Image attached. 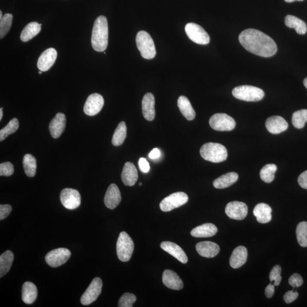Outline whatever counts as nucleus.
<instances>
[{
    "label": "nucleus",
    "mask_w": 307,
    "mask_h": 307,
    "mask_svg": "<svg viewBox=\"0 0 307 307\" xmlns=\"http://www.w3.org/2000/svg\"><path fill=\"white\" fill-rule=\"evenodd\" d=\"M241 45L249 52L262 57L274 56L277 52V46L271 37L261 31L248 29L239 36Z\"/></svg>",
    "instance_id": "nucleus-1"
},
{
    "label": "nucleus",
    "mask_w": 307,
    "mask_h": 307,
    "mask_svg": "<svg viewBox=\"0 0 307 307\" xmlns=\"http://www.w3.org/2000/svg\"><path fill=\"white\" fill-rule=\"evenodd\" d=\"M91 43L92 47L97 52H103L108 44V25L107 18L104 16L95 20L92 30Z\"/></svg>",
    "instance_id": "nucleus-2"
},
{
    "label": "nucleus",
    "mask_w": 307,
    "mask_h": 307,
    "mask_svg": "<svg viewBox=\"0 0 307 307\" xmlns=\"http://www.w3.org/2000/svg\"><path fill=\"white\" fill-rule=\"evenodd\" d=\"M200 153L204 159L213 163L224 162L228 157L226 148L217 143H206L201 146Z\"/></svg>",
    "instance_id": "nucleus-3"
},
{
    "label": "nucleus",
    "mask_w": 307,
    "mask_h": 307,
    "mask_svg": "<svg viewBox=\"0 0 307 307\" xmlns=\"http://www.w3.org/2000/svg\"><path fill=\"white\" fill-rule=\"evenodd\" d=\"M136 44L144 59H152L155 57L156 53L154 42L152 37L145 31H140L136 34Z\"/></svg>",
    "instance_id": "nucleus-4"
},
{
    "label": "nucleus",
    "mask_w": 307,
    "mask_h": 307,
    "mask_svg": "<svg viewBox=\"0 0 307 307\" xmlns=\"http://www.w3.org/2000/svg\"><path fill=\"white\" fill-rule=\"evenodd\" d=\"M232 94L238 100L255 102L262 100L265 96L264 91L251 85H241L232 91Z\"/></svg>",
    "instance_id": "nucleus-5"
},
{
    "label": "nucleus",
    "mask_w": 307,
    "mask_h": 307,
    "mask_svg": "<svg viewBox=\"0 0 307 307\" xmlns=\"http://www.w3.org/2000/svg\"><path fill=\"white\" fill-rule=\"evenodd\" d=\"M134 244L131 237L125 231L121 232L116 245L118 258L122 262H128L131 259Z\"/></svg>",
    "instance_id": "nucleus-6"
},
{
    "label": "nucleus",
    "mask_w": 307,
    "mask_h": 307,
    "mask_svg": "<svg viewBox=\"0 0 307 307\" xmlns=\"http://www.w3.org/2000/svg\"><path fill=\"white\" fill-rule=\"evenodd\" d=\"M210 125L215 131L229 132L233 131L236 123L233 118L227 114H216L211 117Z\"/></svg>",
    "instance_id": "nucleus-7"
},
{
    "label": "nucleus",
    "mask_w": 307,
    "mask_h": 307,
    "mask_svg": "<svg viewBox=\"0 0 307 307\" xmlns=\"http://www.w3.org/2000/svg\"><path fill=\"white\" fill-rule=\"evenodd\" d=\"M189 196L186 193L177 192L170 194L160 203V208L163 211H169L186 204Z\"/></svg>",
    "instance_id": "nucleus-8"
},
{
    "label": "nucleus",
    "mask_w": 307,
    "mask_h": 307,
    "mask_svg": "<svg viewBox=\"0 0 307 307\" xmlns=\"http://www.w3.org/2000/svg\"><path fill=\"white\" fill-rule=\"evenodd\" d=\"M185 31L189 38L193 42L199 44H207L210 42V37L201 26L194 23H187Z\"/></svg>",
    "instance_id": "nucleus-9"
},
{
    "label": "nucleus",
    "mask_w": 307,
    "mask_h": 307,
    "mask_svg": "<svg viewBox=\"0 0 307 307\" xmlns=\"http://www.w3.org/2000/svg\"><path fill=\"white\" fill-rule=\"evenodd\" d=\"M71 251L66 248H58L48 252L45 257L47 264L52 268L63 265L70 258Z\"/></svg>",
    "instance_id": "nucleus-10"
},
{
    "label": "nucleus",
    "mask_w": 307,
    "mask_h": 307,
    "mask_svg": "<svg viewBox=\"0 0 307 307\" xmlns=\"http://www.w3.org/2000/svg\"><path fill=\"white\" fill-rule=\"evenodd\" d=\"M102 282L100 278H95L82 295L80 302L82 305L87 306L96 301L102 291Z\"/></svg>",
    "instance_id": "nucleus-11"
},
{
    "label": "nucleus",
    "mask_w": 307,
    "mask_h": 307,
    "mask_svg": "<svg viewBox=\"0 0 307 307\" xmlns=\"http://www.w3.org/2000/svg\"><path fill=\"white\" fill-rule=\"evenodd\" d=\"M60 201L68 210L77 209L81 204V196L78 191L73 189H65L60 193Z\"/></svg>",
    "instance_id": "nucleus-12"
},
{
    "label": "nucleus",
    "mask_w": 307,
    "mask_h": 307,
    "mask_svg": "<svg viewBox=\"0 0 307 307\" xmlns=\"http://www.w3.org/2000/svg\"><path fill=\"white\" fill-rule=\"evenodd\" d=\"M248 208L247 204L240 201H231L229 203L225 208V213L232 219L244 220L247 217Z\"/></svg>",
    "instance_id": "nucleus-13"
},
{
    "label": "nucleus",
    "mask_w": 307,
    "mask_h": 307,
    "mask_svg": "<svg viewBox=\"0 0 307 307\" xmlns=\"http://www.w3.org/2000/svg\"><path fill=\"white\" fill-rule=\"evenodd\" d=\"M104 104V98L101 95L93 94L89 96L84 106L85 114L90 116L96 115L101 111Z\"/></svg>",
    "instance_id": "nucleus-14"
},
{
    "label": "nucleus",
    "mask_w": 307,
    "mask_h": 307,
    "mask_svg": "<svg viewBox=\"0 0 307 307\" xmlns=\"http://www.w3.org/2000/svg\"><path fill=\"white\" fill-rule=\"evenodd\" d=\"M57 56V51L54 48L46 50L40 55L38 60V68L43 72L49 70L56 62Z\"/></svg>",
    "instance_id": "nucleus-15"
},
{
    "label": "nucleus",
    "mask_w": 307,
    "mask_h": 307,
    "mask_svg": "<svg viewBox=\"0 0 307 307\" xmlns=\"http://www.w3.org/2000/svg\"><path fill=\"white\" fill-rule=\"evenodd\" d=\"M121 201L120 191L115 184L109 186L104 197V203L109 209L114 210Z\"/></svg>",
    "instance_id": "nucleus-16"
},
{
    "label": "nucleus",
    "mask_w": 307,
    "mask_h": 307,
    "mask_svg": "<svg viewBox=\"0 0 307 307\" xmlns=\"http://www.w3.org/2000/svg\"><path fill=\"white\" fill-rule=\"evenodd\" d=\"M66 125V115L62 113H58L50 123L49 130L51 135L54 138H59L64 132Z\"/></svg>",
    "instance_id": "nucleus-17"
},
{
    "label": "nucleus",
    "mask_w": 307,
    "mask_h": 307,
    "mask_svg": "<svg viewBox=\"0 0 307 307\" xmlns=\"http://www.w3.org/2000/svg\"><path fill=\"white\" fill-rule=\"evenodd\" d=\"M288 123L281 116H272L266 121V127L272 134H277L288 128Z\"/></svg>",
    "instance_id": "nucleus-18"
},
{
    "label": "nucleus",
    "mask_w": 307,
    "mask_h": 307,
    "mask_svg": "<svg viewBox=\"0 0 307 307\" xmlns=\"http://www.w3.org/2000/svg\"><path fill=\"white\" fill-rule=\"evenodd\" d=\"M196 249L199 255L206 258H213L220 250L219 246L211 241L199 242L196 244Z\"/></svg>",
    "instance_id": "nucleus-19"
},
{
    "label": "nucleus",
    "mask_w": 307,
    "mask_h": 307,
    "mask_svg": "<svg viewBox=\"0 0 307 307\" xmlns=\"http://www.w3.org/2000/svg\"><path fill=\"white\" fill-rule=\"evenodd\" d=\"M160 247L182 264H185L188 262V257L185 252L177 244L172 242L165 241L162 242Z\"/></svg>",
    "instance_id": "nucleus-20"
},
{
    "label": "nucleus",
    "mask_w": 307,
    "mask_h": 307,
    "mask_svg": "<svg viewBox=\"0 0 307 307\" xmlns=\"http://www.w3.org/2000/svg\"><path fill=\"white\" fill-rule=\"evenodd\" d=\"M142 114L143 117L150 121L155 118V98L151 93L146 94L142 99Z\"/></svg>",
    "instance_id": "nucleus-21"
},
{
    "label": "nucleus",
    "mask_w": 307,
    "mask_h": 307,
    "mask_svg": "<svg viewBox=\"0 0 307 307\" xmlns=\"http://www.w3.org/2000/svg\"><path fill=\"white\" fill-rule=\"evenodd\" d=\"M138 172L134 164L126 162L123 168L121 178L126 186H133L138 180Z\"/></svg>",
    "instance_id": "nucleus-22"
},
{
    "label": "nucleus",
    "mask_w": 307,
    "mask_h": 307,
    "mask_svg": "<svg viewBox=\"0 0 307 307\" xmlns=\"http://www.w3.org/2000/svg\"><path fill=\"white\" fill-rule=\"evenodd\" d=\"M162 281L163 284L170 289L180 290L183 288L182 280L176 272L170 269H166L164 271Z\"/></svg>",
    "instance_id": "nucleus-23"
},
{
    "label": "nucleus",
    "mask_w": 307,
    "mask_h": 307,
    "mask_svg": "<svg viewBox=\"0 0 307 307\" xmlns=\"http://www.w3.org/2000/svg\"><path fill=\"white\" fill-rule=\"evenodd\" d=\"M247 258V249L243 246H239L232 252L230 258V265L233 269L240 268L245 264Z\"/></svg>",
    "instance_id": "nucleus-24"
},
{
    "label": "nucleus",
    "mask_w": 307,
    "mask_h": 307,
    "mask_svg": "<svg viewBox=\"0 0 307 307\" xmlns=\"http://www.w3.org/2000/svg\"><path fill=\"white\" fill-rule=\"evenodd\" d=\"M271 208L265 203L258 204L253 210V214L257 221L261 224L268 223L271 220Z\"/></svg>",
    "instance_id": "nucleus-25"
},
{
    "label": "nucleus",
    "mask_w": 307,
    "mask_h": 307,
    "mask_svg": "<svg viewBox=\"0 0 307 307\" xmlns=\"http://www.w3.org/2000/svg\"><path fill=\"white\" fill-rule=\"evenodd\" d=\"M217 228L211 223H206L198 226L191 231L192 236L196 238L210 237L216 234Z\"/></svg>",
    "instance_id": "nucleus-26"
},
{
    "label": "nucleus",
    "mask_w": 307,
    "mask_h": 307,
    "mask_svg": "<svg viewBox=\"0 0 307 307\" xmlns=\"http://www.w3.org/2000/svg\"><path fill=\"white\" fill-rule=\"evenodd\" d=\"M38 296L37 287L32 282L24 283L22 289V299L27 305H31L36 301Z\"/></svg>",
    "instance_id": "nucleus-27"
},
{
    "label": "nucleus",
    "mask_w": 307,
    "mask_h": 307,
    "mask_svg": "<svg viewBox=\"0 0 307 307\" xmlns=\"http://www.w3.org/2000/svg\"><path fill=\"white\" fill-rule=\"evenodd\" d=\"M238 179V175L234 172L228 173L213 181V186L217 189H224L233 185Z\"/></svg>",
    "instance_id": "nucleus-28"
},
{
    "label": "nucleus",
    "mask_w": 307,
    "mask_h": 307,
    "mask_svg": "<svg viewBox=\"0 0 307 307\" xmlns=\"http://www.w3.org/2000/svg\"><path fill=\"white\" fill-rule=\"evenodd\" d=\"M177 106L182 114L187 120L191 121L195 117V111L191 105V102L184 96H181L177 100Z\"/></svg>",
    "instance_id": "nucleus-29"
},
{
    "label": "nucleus",
    "mask_w": 307,
    "mask_h": 307,
    "mask_svg": "<svg viewBox=\"0 0 307 307\" xmlns=\"http://www.w3.org/2000/svg\"><path fill=\"white\" fill-rule=\"evenodd\" d=\"M42 24L32 22L27 24L20 34V38L23 42H27L39 33Z\"/></svg>",
    "instance_id": "nucleus-30"
},
{
    "label": "nucleus",
    "mask_w": 307,
    "mask_h": 307,
    "mask_svg": "<svg viewBox=\"0 0 307 307\" xmlns=\"http://www.w3.org/2000/svg\"><path fill=\"white\" fill-rule=\"evenodd\" d=\"M285 24L286 26L289 28L295 29L297 33L299 34H305L307 31L306 23L302 19L295 16L288 15L285 18Z\"/></svg>",
    "instance_id": "nucleus-31"
},
{
    "label": "nucleus",
    "mask_w": 307,
    "mask_h": 307,
    "mask_svg": "<svg viewBox=\"0 0 307 307\" xmlns=\"http://www.w3.org/2000/svg\"><path fill=\"white\" fill-rule=\"evenodd\" d=\"M14 260V254L7 250L0 256V277L2 278L9 272Z\"/></svg>",
    "instance_id": "nucleus-32"
},
{
    "label": "nucleus",
    "mask_w": 307,
    "mask_h": 307,
    "mask_svg": "<svg viewBox=\"0 0 307 307\" xmlns=\"http://www.w3.org/2000/svg\"><path fill=\"white\" fill-rule=\"evenodd\" d=\"M23 166L27 176L32 177L36 175L37 163L35 157L30 154H27L23 157Z\"/></svg>",
    "instance_id": "nucleus-33"
},
{
    "label": "nucleus",
    "mask_w": 307,
    "mask_h": 307,
    "mask_svg": "<svg viewBox=\"0 0 307 307\" xmlns=\"http://www.w3.org/2000/svg\"><path fill=\"white\" fill-rule=\"evenodd\" d=\"M126 134H127V127L125 122L122 121L118 125L113 135L112 144L115 146L122 145L126 139Z\"/></svg>",
    "instance_id": "nucleus-34"
},
{
    "label": "nucleus",
    "mask_w": 307,
    "mask_h": 307,
    "mask_svg": "<svg viewBox=\"0 0 307 307\" xmlns=\"http://www.w3.org/2000/svg\"><path fill=\"white\" fill-rule=\"evenodd\" d=\"M276 170H277V166L274 164L266 165L261 170V179L265 183H271L274 180Z\"/></svg>",
    "instance_id": "nucleus-35"
},
{
    "label": "nucleus",
    "mask_w": 307,
    "mask_h": 307,
    "mask_svg": "<svg viewBox=\"0 0 307 307\" xmlns=\"http://www.w3.org/2000/svg\"><path fill=\"white\" fill-rule=\"evenodd\" d=\"M307 122V109H301L293 113L292 123L296 129H302L305 127Z\"/></svg>",
    "instance_id": "nucleus-36"
},
{
    "label": "nucleus",
    "mask_w": 307,
    "mask_h": 307,
    "mask_svg": "<svg viewBox=\"0 0 307 307\" xmlns=\"http://www.w3.org/2000/svg\"><path fill=\"white\" fill-rule=\"evenodd\" d=\"M19 128L18 119L14 118L10 120L8 125L0 131V141H2L10 134L15 133Z\"/></svg>",
    "instance_id": "nucleus-37"
},
{
    "label": "nucleus",
    "mask_w": 307,
    "mask_h": 307,
    "mask_svg": "<svg viewBox=\"0 0 307 307\" xmlns=\"http://www.w3.org/2000/svg\"><path fill=\"white\" fill-rule=\"evenodd\" d=\"M297 240L302 247H307V222L300 223L296 230Z\"/></svg>",
    "instance_id": "nucleus-38"
},
{
    "label": "nucleus",
    "mask_w": 307,
    "mask_h": 307,
    "mask_svg": "<svg viewBox=\"0 0 307 307\" xmlns=\"http://www.w3.org/2000/svg\"><path fill=\"white\" fill-rule=\"evenodd\" d=\"M13 16L11 14L6 13L0 19V38L2 39L8 34L12 26Z\"/></svg>",
    "instance_id": "nucleus-39"
},
{
    "label": "nucleus",
    "mask_w": 307,
    "mask_h": 307,
    "mask_svg": "<svg viewBox=\"0 0 307 307\" xmlns=\"http://www.w3.org/2000/svg\"><path fill=\"white\" fill-rule=\"evenodd\" d=\"M136 300L135 295L131 293H125L119 299L118 307H132Z\"/></svg>",
    "instance_id": "nucleus-40"
},
{
    "label": "nucleus",
    "mask_w": 307,
    "mask_h": 307,
    "mask_svg": "<svg viewBox=\"0 0 307 307\" xmlns=\"http://www.w3.org/2000/svg\"><path fill=\"white\" fill-rule=\"evenodd\" d=\"M282 271V268L279 265H275L273 268L269 273V278L271 282H274L275 286H278L279 285L280 283L282 281V276L281 275Z\"/></svg>",
    "instance_id": "nucleus-41"
},
{
    "label": "nucleus",
    "mask_w": 307,
    "mask_h": 307,
    "mask_svg": "<svg viewBox=\"0 0 307 307\" xmlns=\"http://www.w3.org/2000/svg\"><path fill=\"white\" fill-rule=\"evenodd\" d=\"M14 166L10 162H4L0 164V175L10 176L14 173Z\"/></svg>",
    "instance_id": "nucleus-42"
},
{
    "label": "nucleus",
    "mask_w": 307,
    "mask_h": 307,
    "mask_svg": "<svg viewBox=\"0 0 307 307\" xmlns=\"http://www.w3.org/2000/svg\"><path fill=\"white\" fill-rule=\"evenodd\" d=\"M288 282L293 288H299L303 285V280L301 275L295 273L290 276Z\"/></svg>",
    "instance_id": "nucleus-43"
},
{
    "label": "nucleus",
    "mask_w": 307,
    "mask_h": 307,
    "mask_svg": "<svg viewBox=\"0 0 307 307\" xmlns=\"http://www.w3.org/2000/svg\"><path fill=\"white\" fill-rule=\"evenodd\" d=\"M12 211V208L10 205H0V220H4L9 216Z\"/></svg>",
    "instance_id": "nucleus-44"
},
{
    "label": "nucleus",
    "mask_w": 307,
    "mask_h": 307,
    "mask_svg": "<svg viewBox=\"0 0 307 307\" xmlns=\"http://www.w3.org/2000/svg\"><path fill=\"white\" fill-rule=\"evenodd\" d=\"M299 293L298 292H294L293 291H289L287 292L284 296H283V299L286 303L289 304L293 302L298 298Z\"/></svg>",
    "instance_id": "nucleus-45"
},
{
    "label": "nucleus",
    "mask_w": 307,
    "mask_h": 307,
    "mask_svg": "<svg viewBox=\"0 0 307 307\" xmlns=\"http://www.w3.org/2000/svg\"><path fill=\"white\" fill-rule=\"evenodd\" d=\"M138 165L140 170L142 173H147L149 172L150 165L148 160L144 158H141L139 160Z\"/></svg>",
    "instance_id": "nucleus-46"
},
{
    "label": "nucleus",
    "mask_w": 307,
    "mask_h": 307,
    "mask_svg": "<svg viewBox=\"0 0 307 307\" xmlns=\"http://www.w3.org/2000/svg\"><path fill=\"white\" fill-rule=\"evenodd\" d=\"M298 183L303 189L307 190V170L300 174L298 177Z\"/></svg>",
    "instance_id": "nucleus-47"
},
{
    "label": "nucleus",
    "mask_w": 307,
    "mask_h": 307,
    "mask_svg": "<svg viewBox=\"0 0 307 307\" xmlns=\"http://www.w3.org/2000/svg\"><path fill=\"white\" fill-rule=\"evenodd\" d=\"M274 285L271 283L265 289V295L268 298H271L274 295Z\"/></svg>",
    "instance_id": "nucleus-48"
},
{
    "label": "nucleus",
    "mask_w": 307,
    "mask_h": 307,
    "mask_svg": "<svg viewBox=\"0 0 307 307\" xmlns=\"http://www.w3.org/2000/svg\"><path fill=\"white\" fill-rule=\"evenodd\" d=\"M160 155H161V152H160L159 149L155 148L153 149L151 152L149 153V157L152 159H157L160 158Z\"/></svg>",
    "instance_id": "nucleus-49"
},
{
    "label": "nucleus",
    "mask_w": 307,
    "mask_h": 307,
    "mask_svg": "<svg viewBox=\"0 0 307 307\" xmlns=\"http://www.w3.org/2000/svg\"><path fill=\"white\" fill-rule=\"evenodd\" d=\"M285 1L287 2H292L296 1H303L304 0H285Z\"/></svg>",
    "instance_id": "nucleus-50"
},
{
    "label": "nucleus",
    "mask_w": 307,
    "mask_h": 307,
    "mask_svg": "<svg viewBox=\"0 0 307 307\" xmlns=\"http://www.w3.org/2000/svg\"><path fill=\"white\" fill-rule=\"evenodd\" d=\"M3 116L2 108H0V120H1Z\"/></svg>",
    "instance_id": "nucleus-51"
},
{
    "label": "nucleus",
    "mask_w": 307,
    "mask_h": 307,
    "mask_svg": "<svg viewBox=\"0 0 307 307\" xmlns=\"http://www.w3.org/2000/svg\"><path fill=\"white\" fill-rule=\"evenodd\" d=\"M304 85H305V87L307 89V77L305 78L303 81Z\"/></svg>",
    "instance_id": "nucleus-52"
},
{
    "label": "nucleus",
    "mask_w": 307,
    "mask_h": 307,
    "mask_svg": "<svg viewBox=\"0 0 307 307\" xmlns=\"http://www.w3.org/2000/svg\"><path fill=\"white\" fill-rule=\"evenodd\" d=\"M2 11H0V19H1L2 18Z\"/></svg>",
    "instance_id": "nucleus-53"
},
{
    "label": "nucleus",
    "mask_w": 307,
    "mask_h": 307,
    "mask_svg": "<svg viewBox=\"0 0 307 307\" xmlns=\"http://www.w3.org/2000/svg\"><path fill=\"white\" fill-rule=\"evenodd\" d=\"M42 73H43V71H39L38 73H39V74H42Z\"/></svg>",
    "instance_id": "nucleus-54"
},
{
    "label": "nucleus",
    "mask_w": 307,
    "mask_h": 307,
    "mask_svg": "<svg viewBox=\"0 0 307 307\" xmlns=\"http://www.w3.org/2000/svg\"><path fill=\"white\" fill-rule=\"evenodd\" d=\"M139 186H142V183H139Z\"/></svg>",
    "instance_id": "nucleus-55"
}]
</instances>
